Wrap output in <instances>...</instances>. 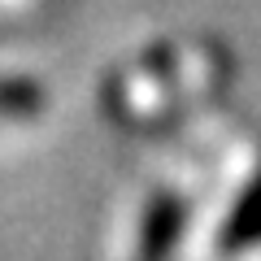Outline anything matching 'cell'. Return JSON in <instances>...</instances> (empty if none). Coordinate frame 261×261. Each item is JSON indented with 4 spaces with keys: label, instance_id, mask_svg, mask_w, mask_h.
Here are the masks:
<instances>
[{
    "label": "cell",
    "instance_id": "6da1fadb",
    "mask_svg": "<svg viewBox=\"0 0 261 261\" xmlns=\"http://www.w3.org/2000/svg\"><path fill=\"white\" fill-rule=\"evenodd\" d=\"M178 235H183V200H174V196H157V200L148 205V214H144L135 261H170Z\"/></svg>",
    "mask_w": 261,
    "mask_h": 261
},
{
    "label": "cell",
    "instance_id": "7a4b0ae2",
    "mask_svg": "<svg viewBox=\"0 0 261 261\" xmlns=\"http://www.w3.org/2000/svg\"><path fill=\"white\" fill-rule=\"evenodd\" d=\"M252 240H261V178L240 196L235 214L226 218V226H222V248L226 252L244 248V244H252Z\"/></svg>",
    "mask_w": 261,
    "mask_h": 261
},
{
    "label": "cell",
    "instance_id": "3957f363",
    "mask_svg": "<svg viewBox=\"0 0 261 261\" xmlns=\"http://www.w3.org/2000/svg\"><path fill=\"white\" fill-rule=\"evenodd\" d=\"M39 109V87L31 83H0V113H13V118H27Z\"/></svg>",
    "mask_w": 261,
    "mask_h": 261
}]
</instances>
